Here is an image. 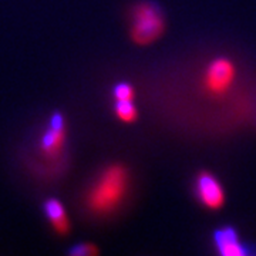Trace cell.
<instances>
[{
  "label": "cell",
  "mask_w": 256,
  "mask_h": 256,
  "mask_svg": "<svg viewBox=\"0 0 256 256\" xmlns=\"http://www.w3.org/2000/svg\"><path fill=\"white\" fill-rule=\"evenodd\" d=\"M165 32V18L161 8L152 2H140L131 10L130 36L140 46L156 42Z\"/></svg>",
  "instance_id": "obj_2"
},
{
  "label": "cell",
  "mask_w": 256,
  "mask_h": 256,
  "mask_svg": "<svg viewBox=\"0 0 256 256\" xmlns=\"http://www.w3.org/2000/svg\"><path fill=\"white\" fill-rule=\"evenodd\" d=\"M236 80V66L228 57H216L205 67L202 88L212 97L225 96Z\"/></svg>",
  "instance_id": "obj_3"
},
{
  "label": "cell",
  "mask_w": 256,
  "mask_h": 256,
  "mask_svg": "<svg viewBox=\"0 0 256 256\" xmlns=\"http://www.w3.org/2000/svg\"><path fill=\"white\" fill-rule=\"evenodd\" d=\"M212 244L215 250L222 256H246L256 252L255 248L240 239L236 229L232 226H224L215 230L212 235Z\"/></svg>",
  "instance_id": "obj_5"
},
{
  "label": "cell",
  "mask_w": 256,
  "mask_h": 256,
  "mask_svg": "<svg viewBox=\"0 0 256 256\" xmlns=\"http://www.w3.org/2000/svg\"><path fill=\"white\" fill-rule=\"evenodd\" d=\"M112 96H114L116 101L134 100L136 92H134V88H132L131 84H128V82H118V84H116V87L112 90Z\"/></svg>",
  "instance_id": "obj_9"
},
{
  "label": "cell",
  "mask_w": 256,
  "mask_h": 256,
  "mask_svg": "<svg viewBox=\"0 0 256 256\" xmlns=\"http://www.w3.org/2000/svg\"><path fill=\"white\" fill-rule=\"evenodd\" d=\"M98 254V249L94 246L92 244H78L70 249V255L82 256V255H96Z\"/></svg>",
  "instance_id": "obj_10"
},
{
  "label": "cell",
  "mask_w": 256,
  "mask_h": 256,
  "mask_svg": "<svg viewBox=\"0 0 256 256\" xmlns=\"http://www.w3.org/2000/svg\"><path fill=\"white\" fill-rule=\"evenodd\" d=\"M195 196L202 206L208 210H220L225 204V191L218 178L210 172L202 171L194 182Z\"/></svg>",
  "instance_id": "obj_4"
},
{
  "label": "cell",
  "mask_w": 256,
  "mask_h": 256,
  "mask_svg": "<svg viewBox=\"0 0 256 256\" xmlns=\"http://www.w3.org/2000/svg\"><path fill=\"white\" fill-rule=\"evenodd\" d=\"M130 186V175L122 165H110L101 171L87 192V208L96 215H108L122 204Z\"/></svg>",
  "instance_id": "obj_1"
},
{
  "label": "cell",
  "mask_w": 256,
  "mask_h": 256,
  "mask_svg": "<svg viewBox=\"0 0 256 256\" xmlns=\"http://www.w3.org/2000/svg\"><path fill=\"white\" fill-rule=\"evenodd\" d=\"M114 111L117 118L122 122H134L138 118V110L134 100H120L114 104Z\"/></svg>",
  "instance_id": "obj_8"
},
{
  "label": "cell",
  "mask_w": 256,
  "mask_h": 256,
  "mask_svg": "<svg viewBox=\"0 0 256 256\" xmlns=\"http://www.w3.org/2000/svg\"><path fill=\"white\" fill-rule=\"evenodd\" d=\"M66 142V122L60 112H54L50 118L48 128L40 140V150L47 158H57L62 156Z\"/></svg>",
  "instance_id": "obj_6"
},
{
  "label": "cell",
  "mask_w": 256,
  "mask_h": 256,
  "mask_svg": "<svg viewBox=\"0 0 256 256\" xmlns=\"http://www.w3.org/2000/svg\"><path fill=\"white\" fill-rule=\"evenodd\" d=\"M43 208H44V214L47 215L50 224L53 225L56 232L60 235H66L70 230V222L67 220L63 204L57 201L56 198H48L44 202Z\"/></svg>",
  "instance_id": "obj_7"
}]
</instances>
